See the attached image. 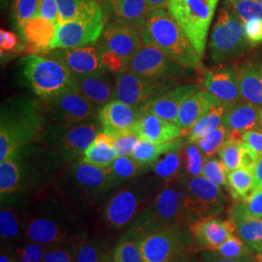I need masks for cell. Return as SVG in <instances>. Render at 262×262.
I'll use <instances>...</instances> for the list:
<instances>
[{
  "label": "cell",
  "instance_id": "4fadbf2b",
  "mask_svg": "<svg viewBox=\"0 0 262 262\" xmlns=\"http://www.w3.org/2000/svg\"><path fill=\"white\" fill-rule=\"evenodd\" d=\"M185 223L170 225L145 236L141 241L145 262H167L186 253L192 243V236L185 227Z\"/></svg>",
  "mask_w": 262,
  "mask_h": 262
},
{
  "label": "cell",
  "instance_id": "d4e9b609",
  "mask_svg": "<svg viewBox=\"0 0 262 262\" xmlns=\"http://www.w3.org/2000/svg\"><path fill=\"white\" fill-rule=\"evenodd\" d=\"M133 131L140 137V139L159 144L177 140L184 134L176 122H169L149 113H142Z\"/></svg>",
  "mask_w": 262,
  "mask_h": 262
},
{
  "label": "cell",
  "instance_id": "603a6c76",
  "mask_svg": "<svg viewBox=\"0 0 262 262\" xmlns=\"http://www.w3.org/2000/svg\"><path fill=\"white\" fill-rule=\"evenodd\" d=\"M199 91L196 84H178L170 89L158 99L144 107L141 112L149 113L169 122H176L179 110L187 98Z\"/></svg>",
  "mask_w": 262,
  "mask_h": 262
},
{
  "label": "cell",
  "instance_id": "f5cc1de1",
  "mask_svg": "<svg viewBox=\"0 0 262 262\" xmlns=\"http://www.w3.org/2000/svg\"><path fill=\"white\" fill-rule=\"evenodd\" d=\"M97 47L99 51V57H100L101 64L103 66L107 72L111 74H116L117 76L127 70L128 64L122 56L117 55L116 53L111 52L109 50L99 47L98 45Z\"/></svg>",
  "mask_w": 262,
  "mask_h": 262
},
{
  "label": "cell",
  "instance_id": "83f0119b",
  "mask_svg": "<svg viewBox=\"0 0 262 262\" xmlns=\"http://www.w3.org/2000/svg\"><path fill=\"white\" fill-rule=\"evenodd\" d=\"M28 213L15 204L1 205L0 210V235L5 246H15L20 242V237L25 239V228Z\"/></svg>",
  "mask_w": 262,
  "mask_h": 262
},
{
  "label": "cell",
  "instance_id": "91938a15",
  "mask_svg": "<svg viewBox=\"0 0 262 262\" xmlns=\"http://www.w3.org/2000/svg\"><path fill=\"white\" fill-rule=\"evenodd\" d=\"M0 262H17V256L13 246H2Z\"/></svg>",
  "mask_w": 262,
  "mask_h": 262
},
{
  "label": "cell",
  "instance_id": "ab89813d",
  "mask_svg": "<svg viewBox=\"0 0 262 262\" xmlns=\"http://www.w3.org/2000/svg\"><path fill=\"white\" fill-rule=\"evenodd\" d=\"M180 139L164 144L140 139L130 157L141 164L150 166L162 154L174 148L178 144Z\"/></svg>",
  "mask_w": 262,
  "mask_h": 262
},
{
  "label": "cell",
  "instance_id": "bcb514c9",
  "mask_svg": "<svg viewBox=\"0 0 262 262\" xmlns=\"http://www.w3.org/2000/svg\"><path fill=\"white\" fill-rule=\"evenodd\" d=\"M226 138H227V129L225 125H222L219 128L211 131L203 137H201L196 142L197 147L199 148V150L202 152L205 159L212 158L219 151L222 145L226 140Z\"/></svg>",
  "mask_w": 262,
  "mask_h": 262
},
{
  "label": "cell",
  "instance_id": "8992f818",
  "mask_svg": "<svg viewBox=\"0 0 262 262\" xmlns=\"http://www.w3.org/2000/svg\"><path fill=\"white\" fill-rule=\"evenodd\" d=\"M21 72L37 98L48 101L70 90H76V79L66 64L48 54H30L20 60Z\"/></svg>",
  "mask_w": 262,
  "mask_h": 262
},
{
  "label": "cell",
  "instance_id": "836d02e7",
  "mask_svg": "<svg viewBox=\"0 0 262 262\" xmlns=\"http://www.w3.org/2000/svg\"><path fill=\"white\" fill-rule=\"evenodd\" d=\"M184 141L180 139L178 144L171 150L162 154L150 165V169L159 178L166 181L182 175V148Z\"/></svg>",
  "mask_w": 262,
  "mask_h": 262
},
{
  "label": "cell",
  "instance_id": "44dd1931",
  "mask_svg": "<svg viewBox=\"0 0 262 262\" xmlns=\"http://www.w3.org/2000/svg\"><path fill=\"white\" fill-rule=\"evenodd\" d=\"M141 116L142 112L140 109L123 103L117 99L106 104L98 113V118L102 125V131L113 137L125 132L133 131Z\"/></svg>",
  "mask_w": 262,
  "mask_h": 262
},
{
  "label": "cell",
  "instance_id": "cb8c5ba5",
  "mask_svg": "<svg viewBox=\"0 0 262 262\" xmlns=\"http://www.w3.org/2000/svg\"><path fill=\"white\" fill-rule=\"evenodd\" d=\"M111 73L75 77L76 90L100 110L106 104L116 99V79Z\"/></svg>",
  "mask_w": 262,
  "mask_h": 262
},
{
  "label": "cell",
  "instance_id": "52a82bcc",
  "mask_svg": "<svg viewBox=\"0 0 262 262\" xmlns=\"http://www.w3.org/2000/svg\"><path fill=\"white\" fill-rule=\"evenodd\" d=\"M164 182L157 175L147 174L132 180L106 203L103 210L105 224L120 229L132 223L159 192Z\"/></svg>",
  "mask_w": 262,
  "mask_h": 262
},
{
  "label": "cell",
  "instance_id": "003e7915",
  "mask_svg": "<svg viewBox=\"0 0 262 262\" xmlns=\"http://www.w3.org/2000/svg\"><path fill=\"white\" fill-rule=\"evenodd\" d=\"M259 1V3H260V5L262 6V0H258Z\"/></svg>",
  "mask_w": 262,
  "mask_h": 262
},
{
  "label": "cell",
  "instance_id": "9f6ffc18",
  "mask_svg": "<svg viewBox=\"0 0 262 262\" xmlns=\"http://www.w3.org/2000/svg\"><path fill=\"white\" fill-rule=\"evenodd\" d=\"M34 17H42L57 26L59 23V11L56 0H39L37 12Z\"/></svg>",
  "mask_w": 262,
  "mask_h": 262
},
{
  "label": "cell",
  "instance_id": "680465c9",
  "mask_svg": "<svg viewBox=\"0 0 262 262\" xmlns=\"http://www.w3.org/2000/svg\"><path fill=\"white\" fill-rule=\"evenodd\" d=\"M203 262H252L251 259L247 257H241V258H225V257H219L213 254L212 252L207 251L206 253L202 254Z\"/></svg>",
  "mask_w": 262,
  "mask_h": 262
},
{
  "label": "cell",
  "instance_id": "d590c367",
  "mask_svg": "<svg viewBox=\"0 0 262 262\" xmlns=\"http://www.w3.org/2000/svg\"><path fill=\"white\" fill-rule=\"evenodd\" d=\"M230 220L262 219V187H255L243 199L239 200L230 211Z\"/></svg>",
  "mask_w": 262,
  "mask_h": 262
},
{
  "label": "cell",
  "instance_id": "ba28073f",
  "mask_svg": "<svg viewBox=\"0 0 262 262\" xmlns=\"http://www.w3.org/2000/svg\"><path fill=\"white\" fill-rule=\"evenodd\" d=\"M101 131L102 125L99 118L67 126L48 123L36 143L55 151L62 163L67 164L83 157Z\"/></svg>",
  "mask_w": 262,
  "mask_h": 262
},
{
  "label": "cell",
  "instance_id": "1f68e13d",
  "mask_svg": "<svg viewBox=\"0 0 262 262\" xmlns=\"http://www.w3.org/2000/svg\"><path fill=\"white\" fill-rule=\"evenodd\" d=\"M117 158L114 149V137L105 133L99 132L94 142L82 157L84 162L93 164L100 168H108Z\"/></svg>",
  "mask_w": 262,
  "mask_h": 262
},
{
  "label": "cell",
  "instance_id": "ee69618b",
  "mask_svg": "<svg viewBox=\"0 0 262 262\" xmlns=\"http://www.w3.org/2000/svg\"><path fill=\"white\" fill-rule=\"evenodd\" d=\"M225 4L242 24L250 19H262V6L258 0H225Z\"/></svg>",
  "mask_w": 262,
  "mask_h": 262
},
{
  "label": "cell",
  "instance_id": "9a60e30c",
  "mask_svg": "<svg viewBox=\"0 0 262 262\" xmlns=\"http://www.w3.org/2000/svg\"><path fill=\"white\" fill-rule=\"evenodd\" d=\"M176 85L143 78L127 69L116 76V99L142 110Z\"/></svg>",
  "mask_w": 262,
  "mask_h": 262
},
{
  "label": "cell",
  "instance_id": "30bf717a",
  "mask_svg": "<svg viewBox=\"0 0 262 262\" xmlns=\"http://www.w3.org/2000/svg\"><path fill=\"white\" fill-rule=\"evenodd\" d=\"M183 177V216L186 223H194L221 215L225 206V197L221 187L204 176Z\"/></svg>",
  "mask_w": 262,
  "mask_h": 262
},
{
  "label": "cell",
  "instance_id": "b9f144b4",
  "mask_svg": "<svg viewBox=\"0 0 262 262\" xmlns=\"http://www.w3.org/2000/svg\"><path fill=\"white\" fill-rule=\"evenodd\" d=\"M142 239L124 235L114 249V262H145L141 252Z\"/></svg>",
  "mask_w": 262,
  "mask_h": 262
},
{
  "label": "cell",
  "instance_id": "db71d44e",
  "mask_svg": "<svg viewBox=\"0 0 262 262\" xmlns=\"http://www.w3.org/2000/svg\"><path fill=\"white\" fill-rule=\"evenodd\" d=\"M140 137L134 132L129 131L114 137V149L118 157H130L137 146Z\"/></svg>",
  "mask_w": 262,
  "mask_h": 262
},
{
  "label": "cell",
  "instance_id": "484cf974",
  "mask_svg": "<svg viewBox=\"0 0 262 262\" xmlns=\"http://www.w3.org/2000/svg\"><path fill=\"white\" fill-rule=\"evenodd\" d=\"M56 26L42 17H33L21 28L19 35L28 45L30 54H43L50 50L56 37Z\"/></svg>",
  "mask_w": 262,
  "mask_h": 262
},
{
  "label": "cell",
  "instance_id": "c3c4849f",
  "mask_svg": "<svg viewBox=\"0 0 262 262\" xmlns=\"http://www.w3.org/2000/svg\"><path fill=\"white\" fill-rule=\"evenodd\" d=\"M210 252L219 257L241 258L249 255L250 249L240 238L232 234L220 248Z\"/></svg>",
  "mask_w": 262,
  "mask_h": 262
},
{
  "label": "cell",
  "instance_id": "ffe728a7",
  "mask_svg": "<svg viewBox=\"0 0 262 262\" xmlns=\"http://www.w3.org/2000/svg\"><path fill=\"white\" fill-rule=\"evenodd\" d=\"M189 230L197 250L214 251L234 234V223L219 217H209L191 223Z\"/></svg>",
  "mask_w": 262,
  "mask_h": 262
},
{
  "label": "cell",
  "instance_id": "94428289",
  "mask_svg": "<svg viewBox=\"0 0 262 262\" xmlns=\"http://www.w3.org/2000/svg\"><path fill=\"white\" fill-rule=\"evenodd\" d=\"M255 187H262V156L258 157L253 169Z\"/></svg>",
  "mask_w": 262,
  "mask_h": 262
},
{
  "label": "cell",
  "instance_id": "3957f363",
  "mask_svg": "<svg viewBox=\"0 0 262 262\" xmlns=\"http://www.w3.org/2000/svg\"><path fill=\"white\" fill-rule=\"evenodd\" d=\"M81 232L62 198H50L39 203L28 214L25 239L51 246L80 240Z\"/></svg>",
  "mask_w": 262,
  "mask_h": 262
},
{
  "label": "cell",
  "instance_id": "7c38bea8",
  "mask_svg": "<svg viewBox=\"0 0 262 262\" xmlns=\"http://www.w3.org/2000/svg\"><path fill=\"white\" fill-rule=\"evenodd\" d=\"M127 69L149 80L175 84L189 78L192 71L180 66L154 45L141 48L131 58Z\"/></svg>",
  "mask_w": 262,
  "mask_h": 262
},
{
  "label": "cell",
  "instance_id": "e0dca14e",
  "mask_svg": "<svg viewBox=\"0 0 262 262\" xmlns=\"http://www.w3.org/2000/svg\"><path fill=\"white\" fill-rule=\"evenodd\" d=\"M97 45L122 56L127 64L144 46L139 31L119 20H107L102 36Z\"/></svg>",
  "mask_w": 262,
  "mask_h": 262
},
{
  "label": "cell",
  "instance_id": "277c9868",
  "mask_svg": "<svg viewBox=\"0 0 262 262\" xmlns=\"http://www.w3.org/2000/svg\"><path fill=\"white\" fill-rule=\"evenodd\" d=\"M55 187L60 198L73 206L94 205L110 190L108 169L76 159L56 175Z\"/></svg>",
  "mask_w": 262,
  "mask_h": 262
},
{
  "label": "cell",
  "instance_id": "11a10c76",
  "mask_svg": "<svg viewBox=\"0 0 262 262\" xmlns=\"http://www.w3.org/2000/svg\"><path fill=\"white\" fill-rule=\"evenodd\" d=\"M245 36L251 47L262 43V19H253L243 24Z\"/></svg>",
  "mask_w": 262,
  "mask_h": 262
},
{
  "label": "cell",
  "instance_id": "7bdbcfd3",
  "mask_svg": "<svg viewBox=\"0 0 262 262\" xmlns=\"http://www.w3.org/2000/svg\"><path fill=\"white\" fill-rule=\"evenodd\" d=\"M38 4L39 0H12L11 19L19 32L25 24L36 15Z\"/></svg>",
  "mask_w": 262,
  "mask_h": 262
},
{
  "label": "cell",
  "instance_id": "6f0895ef",
  "mask_svg": "<svg viewBox=\"0 0 262 262\" xmlns=\"http://www.w3.org/2000/svg\"><path fill=\"white\" fill-rule=\"evenodd\" d=\"M243 142L245 145L253 151L256 156H262V130L246 131L243 134Z\"/></svg>",
  "mask_w": 262,
  "mask_h": 262
},
{
  "label": "cell",
  "instance_id": "2e32d148",
  "mask_svg": "<svg viewBox=\"0 0 262 262\" xmlns=\"http://www.w3.org/2000/svg\"><path fill=\"white\" fill-rule=\"evenodd\" d=\"M107 19L103 10L94 17L58 24L56 37L50 46L53 49H70L96 45L102 36Z\"/></svg>",
  "mask_w": 262,
  "mask_h": 262
},
{
  "label": "cell",
  "instance_id": "6125c7cd",
  "mask_svg": "<svg viewBox=\"0 0 262 262\" xmlns=\"http://www.w3.org/2000/svg\"><path fill=\"white\" fill-rule=\"evenodd\" d=\"M150 11L165 8L168 4L169 0H146Z\"/></svg>",
  "mask_w": 262,
  "mask_h": 262
},
{
  "label": "cell",
  "instance_id": "f6af8a7d",
  "mask_svg": "<svg viewBox=\"0 0 262 262\" xmlns=\"http://www.w3.org/2000/svg\"><path fill=\"white\" fill-rule=\"evenodd\" d=\"M244 142L226 139L217 151L227 172L242 166Z\"/></svg>",
  "mask_w": 262,
  "mask_h": 262
},
{
  "label": "cell",
  "instance_id": "d6a6232c",
  "mask_svg": "<svg viewBox=\"0 0 262 262\" xmlns=\"http://www.w3.org/2000/svg\"><path fill=\"white\" fill-rule=\"evenodd\" d=\"M59 11V23L94 17L101 12L99 0H56Z\"/></svg>",
  "mask_w": 262,
  "mask_h": 262
},
{
  "label": "cell",
  "instance_id": "5bb4252c",
  "mask_svg": "<svg viewBox=\"0 0 262 262\" xmlns=\"http://www.w3.org/2000/svg\"><path fill=\"white\" fill-rule=\"evenodd\" d=\"M43 104L51 124L75 125L98 118L99 110L77 90H70Z\"/></svg>",
  "mask_w": 262,
  "mask_h": 262
},
{
  "label": "cell",
  "instance_id": "6da1fadb",
  "mask_svg": "<svg viewBox=\"0 0 262 262\" xmlns=\"http://www.w3.org/2000/svg\"><path fill=\"white\" fill-rule=\"evenodd\" d=\"M47 125L41 99L28 95L6 99L0 109V162L36 143Z\"/></svg>",
  "mask_w": 262,
  "mask_h": 262
},
{
  "label": "cell",
  "instance_id": "7dc6e473",
  "mask_svg": "<svg viewBox=\"0 0 262 262\" xmlns=\"http://www.w3.org/2000/svg\"><path fill=\"white\" fill-rule=\"evenodd\" d=\"M17 256V262H43L48 246L29 240L20 241L13 246Z\"/></svg>",
  "mask_w": 262,
  "mask_h": 262
},
{
  "label": "cell",
  "instance_id": "f1b7e54d",
  "mask_svg": "<svg viewBox=\"0 0 262 262\" xmlns=\"http://www.w3.org/2000/svg\"><path fill=\"white\" fill-rule=\"evenodd\" d=\"M237 71L242 99L262 109V63L246 62Z\"/></svg>",
  "mask_w": 262,
  "mask_h": 262
},
{
  "label": "cell",
  "instance_id": "e7e4bbea",
  "mask_svg": "<svg viewBox=\"0 0 262 262\" xmlns=\"http://www.w3.org/2000/svg\"><path fill=\"white\" fill-rule=\"evenodd\" d=\"M7 1H8V0H1V2H2L3 5H6V4H7Z\"/></svg>",
  "mask_w": 262,
  "mask_h": 262
},
{
  "label": "cell",
  "instance_id": "e575fe53",
  "mask_svg": "<svg viewBox=\"0 0 262 262\" xmlns=\"http://www.w3.org/2000/svg\"><path fill=\"white\" fill-rule=\"evenodd\" d=\"M228 108L225 104L219 102L214 105L208 112L187 132V142L196 143L201 137L211 131L224 125L225 115Z\"/></svg>",
  "mask_w": 262,
  "mask_h": 262
},
{
  "label": "cell",
  "instance_id": "8d00e7d4",
  "mask_svg": "<svg viewBox=\"0 0 262 262\" xmlns=\"http://www.w3.org/2000/svg\"><path fill=\"white\" fill-rule=\"evenodd\" d=\"M113 254L114 251L105 244L82 239L76 241V262H114Z\"/></svg>",
  "mask_w": 262,
  "mask_h": 262
},
{
  "label": "cell",
  "instance_id": "4dcf8cb0",
  "mask_svg": "<svg viewBox=\"0 0 262 262\" xmlns=\"http://www.w3.org/2000/svg\"><path fill=\"white\" fill-rule=\"evenodd\" d=\"M109 189L118 188L132 180L147 174L150 166L141 164L131 157H118L108 167Z\"/></svg>",
  "mask_w": 262,
  "mask_h": 262
},
{
  "label": "cell",
  "instance_id": "4316f807",
  "mask_svg": "<svg viewBox=\"0 0 262 262\" xmlns=\"http://www.w3.org/2000/svg\"><path fill=\"white\" fill-rule=\"evenodd\" d=\"M220 102L207 91H198L190 95L179 110L176 124L187 135V132L214 105Z\"/></svg>",
  "mask_w": 262,
  "mask_h": 262
},
{
  "label": "cell",
  "instance_id": "f546056e",
  "mask_svg": "<svg viewBox=\"0 0 262 262\" xmlns=\"http://www.w3.org/2000/svg\"><path fill=\"white\" fill-rule=\"evenodd\" d=\"M260 111L258 107L249 102H240L228 109L225 117L224 125L227 131H237L245 133L261 127Z\"/></svg>",
  "mask_w": 262,
  "mask_h": 262
},
{
  "label": "cell",
  "instance_id": "74e56055",
  "mask_svg": "<svg viewBox=\"0 0 262 262\" xmlns=\"http://www.w3.org/2000/svg\"><path fill=\"white\" fill-rule=\"evenodd\" d=\"M235 232L250 249L262 253V219H243L233 222Z\"/></svg>",
  "mask_w": 262,
  "mask_h": 262
},
{
  "label": "cell",
  "instance_id": "be15d7a7",
  "mask_svg": "<svg viewBox=\"0 0 262 262\" xmlns=\"http://www.w3.org/2000/svg\"><path fill=\"white\" fill-rule=\"evenodd\" d=\"M167 262H188V259H187L186 253H183V254L177 255L176 257L172 258L171 260H169V261Z\"/></svg>",
  "mask_w": 262,
  "mask_h": 262
},
{
  "label": "cell",
  "instance_id": "7402d4cb",
  "mask_svg": "<svg viewBox=\"0 0 262 262\" xmlns=\"http://www.w3.org/2000/svg\"><path fill=\"white\" fill-rule=\"evenodd\" d=\"M107 20L122 21L140 31L150 14L146 0H99Z\"/></svg>",
  "mask_w": 262,
  "mask_h": 262
},
{
  "label": "cell",
  "instance_id": "60d3db41",
  "mask_svg": "<svg viewBox=\"0 0 262 262\" xmlns=\"http://www.w3.org/2000/svg\"><path fill=\"white\" fill-rule=\"evenodd\" d=\"M204 157L197 147L196 143H184L182 148V176H202Z\"/></svg>",
  "mask_w": 262,
  "mask_h": 262
},
{
  "label": "cell",
  "instance_id": "03108f58",
  "mask_svg": "<svg viewBox=\"0 0 262 262\" xmlns=\"http://www.w3.org/2000/svg\"><path fill=\"white\" fill-rule=\"evenodd\" d=\"M260 121H261V126H262V109H261V111H260Z\"/></svg>",
  "mask_w": 262,
  "mask_h": 262
},
{
  "label": "cell",
  "instance_id": "816d5d0a",
  "mask_svg": "<svg viewBox=\"0 0 262 262\" xmlns=\"http://www.w3.org/2000/svg\"><path fill=\"white\" fill-rule=\"evenodd\" d=\"M0 48L1 56L9 54L10 56L20 54L27 52L28 45L26 42H23L19 36L6 29L0 30Z\"/></svg>",
  "mask_w": 262,
  "mask_h": 262
},
{
  "label": "cell",
  "instance_id": "7a4b0ae2",
  "mask_svg": "<svg viewBox=\"0 0 262 262\" xmlns=\"http://www.w3.org/2000/svg\"><path fill=\"white\" fill-rule=\"evenodd\" d=\"M144 45H154L180 66L202 71L203 64L183 29L164 8L150 11L139 31Z\"/></svg>",
  "mask_w": 262,
  "mask_h": 262
},
{
  "label": "cell",
  "instance_id": "9c48e42d",
  "mask_svg": "<svg viewBox=\"0 0 262 262\" xmlns=\"http://www.w3.org/2000/svg\"><path fill=\"white\" fill-rule=\"evenodd\" d=\"M220 0H169L166 9L183 29L202 59L208 31Z\"/></svg>",
  "mask_w": 262,
  "mask_h": 262
},
{
  "label": "cell",
  "instance_id": "5b68a950",
  "mask_svg": "<svg viewBox=\"0 0 262 262\" xmlns=\"http://www.w3.org/2000/svg\"><path fill=\"white\" fill-rule=\"evenodd\" d=\"M183 190V177L166 180L159 192L131 223L125 234L143 239L154 231L185 222Z\"/></svg>",
  "mask_w": 262,
  "mask_h": 262
},
{
  "label": "cell",
  "instance_id": "d6986e66",
  "mask_svg": "<svg viewBox=\"0 0 262 262\" xmlns=\"http://www.w3.org/2000/svg\"><path fill=\"white\" fill-rule=\"evenodd\" d=\"M203 84L207 92L230 109L243 99L240 93L238 71L233 67H220L204 71Z\"/></svg>",
  "mask_w": 262,
  "mask_h": 262
},
{
  "label": "cell",
  "instance_id": "ac0fdd59",
  "mask_svg": "<svg viewBox=\"0 0 262 262\" xmlns=\"http://www.w3.org/2000/svg\"><path fill=\"white\" fill-rule=\"evenodd\" d=\"M43 54L55 56L62 61L74 77L107 72L101 64L99 51L96 45L70 49H53Z\"/></svg>",
  "mask_w": 262,
  "mask_h": 262
},
{
  "label": "cell",
  "instance_id": "681fc988",
  "mask_svg": "<svg viewBox=\"0 0 262 262\" xmlns=\"http://www.w3.org/2000/svg\"><path fill=\"white\" fill-rule=\"evenodd\" d=\"M43 262H76V241L48 246Z\"/></svg>",
  "mask_w": 262,
  "mask_h": 262
},
{
  "label": "cell",
  "instance_id": "f907efd6",
  "mask_svg": "<svg viewBox=\"0 0 262 262\" xmlns=\"http://www.w3.org/2000/svg\"><path fill=\"white\" fill-rule=\"evenodd\" d=\"M227 170L222 160L215 158H207L204 161L203 174L205 178L217 187H227Z\"/></svg>",
  "mask_w": 262,
  "mask_h": 262
},
{
  "label": "cell",
  "instance_id": "8fae6325",
  "mask_svg": "<svg viewBox=\"0 0 262 262\" xmlns=\"http://www.w3.org/2000/svg\"><path fill=\"white\" fill-rule=\"evenodd\" d=\"M251 47L248 43L243 24L227 6L219 11L209 43L211 58L222 63L241 56Z\"/></svg>",
  "mask_w": 262,
  "mask_h": 262
},
{
  "label": "cell",
  "instance_id": "f35d334b",
  "mask_svg": "<svg viewBox=\"0 0 262 262\" xmlns=\"http://www.w3.org/2000/svg\"><path fill=\"white\" fill-rule=\"evenodd\" d=\"M227 187L232 197L237 201L248 196L255 188L253 171L245 167H239L228 172Z\"/></svg>",
  "mask_w": 262,
  "mask_h": 262
}]
</instances>
